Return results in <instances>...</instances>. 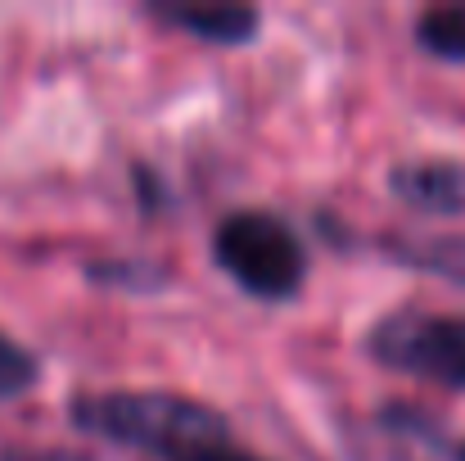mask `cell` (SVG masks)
<instances>
[{
    "instance_id": "10",
    "label": "cell",
    "mask_w": 465,
    "mask_h": 461,
    "mask_svg": "<svg viewBox=\"0 0 465 461\" xmlns=\"http://www.w3.org/2000/svg\"><path fill=\"white\" fill-rule=\"evenodd\" d=\"M0 461H95L77 448H45V444H5Z\"/></svg>"
},
{
    "instance_id": "12",
    "label": "cell",
    "mask_w": 465,
    "mask_h": 461,
    "mask_svg": "<svg viewBox=\"0 0 465 461\" xmlns=\"http://www.w3.org/2000/svg\"><path fill=\"white\" fill-rule=\"evenodd\" d=\"M457 461H465V444H461V448H457Z\"/></svg>"
},
{
    "instance_id": "1",
    "label": "cell",
    "mask_w": 465,
    "mask_h": 461,
    "mask_svg": "<svg viewBox=\"0 0 465 461\" xmlns=\"http://www.w3.org/2000/svg\"><path fill=\"white\" fill-rule=\"evenodd\" d=\"M68 426L91 439L141 448L163 461L190 457L199 448L226 444L231 421L190 394L172 389H86L68 398Z\"/></svg>"
},
{
    "instance_id": "4",
    "label": "cell",
    "mask_w": 465,
    "mask_h": 461,
    "mask_svg": "<svg viewBox=\"0 0 465 461\" xmlns=\"http://www.w3.org/2000/svg\"><path fill=\"white\" fill-rule=\"evenodd\" d=\"M389 190L416 213L430 217H465V158L430 154L389 167Z\"/></svg>"
},
{
    "instance_id": "5",
    "label": "cell",
    "mask_w": 465,
    "mask_h": 461,
    "mask_svg": "<svg viewBox=\"0 0 465 461\" xmlns=\"http://www.w3.org/2000/svg\"><path fill=\"white\" fill-rule=\"evenodd\" d=\"M150 18L208 41V45H249L262 27V14L253 5H190V0H154L145 9Z\"/></svg>"
},
{
    "instance_id": "8",
    "label": "cell",
    "mask_w": 465,
    "mask_h": 461,
    "mask_svg": "<svg viewBox=\"0 0 465 461\" xmlns=\"http://www.w3.org/2000/svg\"><path fill=\"white\" fill-rule=\"evenodd\" d=\"M41 385V357L0 330V403H14Z\"/></svg>"
},
{
    "instance_id": "11",
    "label": "cell",
    "mask_w": 465,
    "mask_h": 461,
    "mask_svg": "<svg viewBox=\"0 0 465 461\" xmlns=\"http://www.w3.org/2000/svg\"><path fill=\"white\" fill-rule=\"evenodd\" d=\"M176 461H272V457H262V453H249V448H240L235 439H226V444L199 448V453H190V457H176Z\"/></svg>"
},
{
    "instance_id": "9",
    "label": "cell",
    "mask_w": 465,
    "mask_h": 461,
    "mask_svg": "<svg viewBox=\"0 0 465 461\" xmlns=\"http://www.w3.org/2000/svg\"><path fill=\"white\" fill-rule=\"evenodd\" d=\"M132 190H136V199H141V213L145 217H154L167 208V181L158 176L150 163H132Z\"/></svg>"
},
{
    "instance_id": "6",
    "label": "cell",
    "mask_w": 465,
    "mask_h": 461,
    "mask_svg": "<svg viewBox=\"0 0 465 461\" xmlns=\"http://www.w3.org/2000/svg\"><path fill=\"white\" fill-rule=\"evenodd\" d=\"M416 45L430 55V59H443V64H465V5H430L416 27H411Z\"/></svg>"
},
{
    "instance_id": "3",
    "label": "cell",
    "mask_w": 465,
    "mask_h": 461,
    "mask_svg": "<svg viewBox=\"0 0 465 461\" xmlns=\"http://www.w3.org/2000/svg\"><path fill=\"white\" fill-rule=\"evenodd\" d=\"M366 353L389 366L407 371L416 380L465 389V316L461 312H389L371 326Z\"/></svg>"
},
{
    "instance_id": "7",
    "label": "cell",
    "mask_w": 465,
    "mask_h": 461,
    "mask_svg": "<svg viewBox=\"0 0 465 461\" xmlns=\"http://www.w3.org/2000/svg\"><path fill=\"white\" fill-rule=\"evenodd\" d=\"M86 276L95 286H114V290H132V295H150L167 281V267H158L150 258H95L86 263Z\"/></svg>"
},
{
    "instance_id": "2",
    "label": "cell",
    "mask_w": 465,
    "mask_h": 461,
    "mask_svg": "<svg viewBox=\"0 0 465 461\" xmlns=\"http://www.w3.org/2000/svg\"><path fill=\"white\" fill-rule=\"evenodd\" d=\"M213 263L249 295L285 304L308 281V249L299 231L267 208H235L213 226Z\"/></svg>"
}]
</instances>
